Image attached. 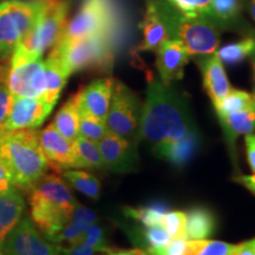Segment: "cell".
Instances as JSON below:
<instances>
[{
    "label": "cell",
    "instance_id": "39",
    "mask_svg": "<svg viewBox=\"0 0 255 255\" xmlns=\"http://www.w3.org/2000/svg\"><path fill=\"white\" fill-rule=\"evenodd\" d=\"M6 76L0 77V127L5 123L9 111H11L12 104H13V95L8 90L5 82Z\"/></svg>",
    "mask_w": 255,
    "mask_h": 255
},
{
    "label": "cell",
    "instance_id": "7",
    "mask_svg": "<svg viewBox=\"0 0 255 255\" xmlns=\"http://www.w3.org/2000/svg\"><path fill=\"white\" fill-rule=\"evenodd\" d=\"M69 4L65 0H55L44 9L37 23L15 47L9 62L41 59L62 38L68 25Z\"/></svg>",
    "mask_w": 255,
    "mask_h": 255
},
{
    "label": "cell",
    "instance_id": "51",
    "mask_svg": "<svg viewBox=\"0 0 255 255\" xmlns=\"http://www.w3.org/2000/svg\"><path fill=\"white\" fill-rule=\"evenodd\" d=\"M0 255H6V254L4 253V251H2L1 247H0Z\"/></svg>",
    "mask_w": 255,
    "mask_h": 255
},
{
    "label": "cell",
    "instance_id": "21",
    "mask_svg": "<svg viewBox=\"0 0 255 255\" xmlns=\"http://www.w3.org/2000/svg\"><path fill=\"white\" fill-rule=\"evenodd\" d=\"M95 222H97V215L90 208L82 206L81 203H77L73 208L72 214L68 220V222L53 237L51 242L57 245L62 244V242L75 244L79 240L83 233L87 231L89 226Z\"/></svg>",
    "mask_w": 255,
    "mask_h": 255
},
{
    "label": "cell",
    "instance_id": "28",
    "mask_svg": "<svg viewBox=\"0 0 255 255\" xmlns=\"http://www.w3.org/2000/svg\"><path fill=\"white\" fill-rule=\"evenodd\" d=\"M73 143L76 168H84L89 170H97L105 168L103 157L97 143L78 136Z\"/></svg>",
    "mask_w": 255,
    "mask_h": 255
},
{
    "label": "cell",
    "instance_id": "3",
    "mask_svg": "<svg viewBox=\"0 0 255 255\" xmlns=\"http://www.w3.org/2000/svg\"><path fill=\"white\" fill-rule=\"evenodd\" d=\"M0 161L21 190H30L46 174L49 167L36 129L5 130L0 128Z\"/></svg>",
    "mask_w": 255,
    "mask_h": 255
},
{
    "label": "cell",
    "instance_id": "35",
    "mask_svg": "<svg viewBox=\"0 0 255 255\" xmlns=\"http://www.w3.org/2000/svg\"><path fill=\"white\" fill-rule=\"evenodd\" d=\"M137 242L141 244L144 248L141 250H149V248H158L169 244L171 241L170 235L162 226H151V227L142 228L139 231L138 237L136 238Z\"/></svg>",
    "mask_w": 255,
    "mask_h": 255
},
{
    "label": "cell",
    "instance_id": "15",
    "mask_svg": "<svg viewBox=\"0 0 255 255\" xmlns=\"http://www.w3.org/2000/svg\"><path fill=\"white\" fill-rule=\"evenodd\" d=\"M156 68L163 84L170 85L183 78L184 68L189 62V55L175 39L165 40L156 50Z\"/></svg>",
    "mask_w": 255,
    "mask_h": 255
},
{
    "label": "cell",
    "instance_id": "8",
    "mask_svg": "<svg viewBox=\"0 0 255 255\" xmlns=\"http://www.w3.org/2000/svg\"><path fill=\"white\" fill-rule=\"evenodd\" d=\"M47 5L23 1L0 2V63L12 56Z\"/></svg>",
    "mask_w": 255,
    "mask_h": 255
},
{
    "label": "cell",
    "instance_id": "48",
    "mask_svg": "<svg viewBox=\"0 0 255 255\" xmlns=\"http://www.w3.org/2000/svg\"><path fill=\"white\" fill-rule=\"evenodd\" d=\"M252 64H253V79H254V88H255V51L253 55H252Z\"/></svg>",
    "mask_w": 255,
    "mask_h": 255
},
{
    "label": "cell",
    "instance_id": "43",
    "mask_svg": "<svg viewBox=\"0 0 255 255\" xmlns=\"http://www.w3.org/2000/svg\"><path fill=\"white\" fill-rule=\"evenodd\" d=\"M229 255H255V241L242 242L240 245H235L232 253Z\"/></svg>",
    "mask_w": 255,
    "mask_h": 255
},
{
    "label": "cell",
    "instance_id": "49",
    "mask_svg": "<svg viewBox=\"0 0 255 255\" xmlns=\"http://www.w3.org/2000/svg\"><path fill=\"white\" fill-rule=\"evenodd\" d=\"M133 252H135L136 255H144V253H143V250H141V248H135Z\"/></svg>",
    "mask_w": 255,
    "mask_h": 255
},
{
    "label": "cell",
    "instance_id": "12",
    "mask_svg": "<svg viewBox=\"0 0 255 255\" xmlns=\"http://www.w3.org/2000/svg\"><path fill=\"white\" fill-rule=\"evenodd\" d=\"M97 144L107 169L115 173H129L136 169L138 163L136 139L108 132Z\"/></svg>",
    "mask_w": 255,
    "mask_h": 255
},
{
    "label": "cell",
    "instance_id": "31",
    "mask_svg": "<svg viewBox=\"0 0 255 255\" xmlns=\"http://www.w3.org/2000/svg\"><path fill=\"white\" fill-rule=\"evenodd\" d=\"M255 51V39L254 38H245L237 43L228 44L216 50V56L222 63L228 65H237L241 63L247 57L252 56Z\"/></svg>",
    "mask_w": 255,
    "mask_h": 255
},
{
    "label": "cell",
    "instance_id": "2",
    "mask_svg": "<svg viewBox=\"0 0 255 255\" xmlns=\"http://www.w3.org/2000/svg\"><path fill=\"white\" fill-rule=\"evenodd\" d=\"M28 191L30 218L51 241L68 222L78 202L68 183L56 173L44 175Z\"/></svg>",
    "mask_w": 255,
    "mask_h": 255
},
{
    "label": "cell",
    "instance_id": "40",
    "mask_svg": "<svg viewBox=\"0 0 255 255\" xmlns=\"http://www.w3.org/2000/svg\"><path fill=\"white\" fill-rule=\"evenodd\" d=\"M18 187L14 183L13 178L7 170V168L2 164L0 161V195H5V194L17 193Z\"/></svg>",
    "mask_w": 255,
    "mask_h": 255
},
{
    "label": "cell",
    "instance_id": "4",
    "mask_svg": "<svg viewBox=\"0 0 255 255\" xmlns=\"http://www.w3.org/2000/svg\"><path fill=\"white\" fill-rule=\"evenodd\" d=\"M129 19L121 0H82L81 7L68 21L60 43L104 34L119 47L126 41ZM58 41V43H59Z\"/></svg>",
    "mask_w": 255,
    "mask_h": 255
},
{
    "label": "cell",
    "instance_id": "42",
    "mask_svg": "<svg viewBox=\"0 0 255 255\" xmlns=\"http://www.w3.org/2000/svg\"><path fill=\"white\" fill-rule=\"evenodd\" d=\"M246 151L248 164L252 169V171L255 173V135H246Z\"/></svg>",
    "mask_w": 255,
    "mask_h": 255
},
{
    "label": "cell",
    "instance_id": "27",
    "mask_svg": "<svg viewBox=\"0 0 255 255\" xmlns=\"http://www.w3.org/2000/svg\"><path fill=\"white\" fill-rule=\"evenodd\" d=\"M241 0H210L205 19L216 26H229L238 20Z\"/></svg>",
    "mask_w": 255,
    "mask_h": 255
},
{
    "label": "cell",
    "instance_id": "14",
    "mask_svg": "<svg viewBox=\"0 0 255 255\" xmlns=\"http://www.w3.org/2000/svg\"><path fill=\"white\" fill-rule=\"evenodd\" d=\"M38 139L41 151L47 161V165L56 173L76 168L73 143L57 131L52 124L38 132Z\"/></svg>",
    "mask_w": 255,
    "mask_h": 255
},
{
    "label": "cell",
    "instance_id": "22",
    "mask_svg": "<svg viewBox=\"0 0 255 255\" xmlns=\"http://www.w3.org/2000/svg\"><path fill=\"white\" fill-rule=\"evenodd\" d=\"M25 214V201L18 193L0 195V247Z\"/></svg>",
    "mask_w": 255,
    "mask_h": 255
},
{
    "label": "cell",
    "instance_id": "13",
    "mask_svg": "<svg viewBox=\"0 0 255 255\" xmlns=\"http://www.w3.org/2000/svg\"><path fill=\"white\" fill-rule=\"evenodd\" d=\"M53 107L43 98L14 97L11 111L1 129H37L45 122Z\"/></svg>",
    "mask_w": 255,
    "mask_h": 255
},
{
    "label": "cell",
    "instance_id": "20",
    "mask_svg": "<svg viewBox=\"0 0 255 255\" xmlns=\"http://www.w3.org/2000/svg\"><path fill=\"white\" fill-rule=\"evenodd\" d=\"M220 123L225 132L226 141L231 149L232 156L235 155V143L239 136L250 135L255 130V107L247 110L233 113L219 117Z\"/></svg>",
    "mask_w": 255,
    "mask_h": 255
},
{
    "label": "cell",
    "instance_id": "38",
    "mask_svg": "<svg viewBox=\"0 0 255 255\" xmlns=\"http://www.w3.org/2000/svg\"><path fill=\"white\" fill-rule=\"evenodd\" d=\"M188 251L189 245L187 239H171L165 246L143 250V253L144 255H188Z\"/></svg>",
    "mask_w": 255,
    "mask_h": 255
},
{
    "label": "cell",
    "instance_id": "17",
    "mask_svg": "<svg viewBox=\"0 0 255 255\" xmlns=\"http://www.w3.org/2000/svg\"><path fill=\"white\" fill-rule=\"evenodd\" d=\"M199 57L197 63L203 76V87L214 107H216L232 90L231 83L228 82L223 63L219 59L216 53Z\"/></svg>",
    "mask_w": 255,
    "mask_h": 255
},
{
    "label": "cell",
    "instance_id": "52",
    "mask_svg": "<svg viewBox=\"0 0 255 255\" xmlns=\"http://www.w3.org/2000/svg\"><path fill=\"white\" fill-rule=\"evenodd\" d=\"M254 241H255V239H254Z\"/></svg>",
    "mask_w": 255,
    "mask_h": 255
},
{
    "label": "cell",
    "instance_id": "9",
    "mask_svg": "<svg viewBox=\"0 0 255 255\" xmlns=\"http://www.w3.org/2000/svg\"><path fill=\"white\" fill-rule=\"evenodd\" d=\"M142 108L133 91L120 81H114L113 95L105 126L108 132L129 139H138Z\"/></svg>",
    "mask_w": 255,
    "mask_h": 255
},
{
    "label": "cell",
    "instance_id": "5",
    "mask_svg": "<svg viewBox=\"0 0 255 255\" xmlns=\"http://www.w3.org/2000/svg\"><path fill=\"white\" fill-rule=\"evenodd\" d=\"M170 39L177 40L189 56L215 53L220 44L219 27L205 18L187 17L165 0H151Z\"/></svg>",
    "mask_w": 255,
    "mask_h": 255
},
{
    "label": "cell",
    "instance_id": "16",
    "mask_svg": "<svg viewBox=\"0 0 255 255\" xmlns=\"http://www.w3.org/2000/svg\"><path fill=\"white\" fill-rule=\"evenodd\" d=\"M113 87L114 79L111 78H100L91 82L76 94L78 109L105 122L110 107Z\"/></svg>",
    "mask_w": 255,
    "mask_h": 255
},
{
    "label": "cell",
    "instance_id": "11",
    "mask_svg": "<svg viewBox=\"0 0 255 255\" xmlns=\"http://www.w3.org/2000/svg\"><path fill=\"white\" fill-rule=\"evenodd\" d=\"M5 82L13 97L39 98L46 87L45 62L43 59L9 62Z\"/></svg>",
    "mask_w": 255,
    "mask_h": 255
},
{
    "label": "cell",
    "instance_id": "24",
    "mask_svg": "<svg viewBox=\"0 0 255 255\" xmlns=\"http://www.w3.org/2000/svg\"><path fill=\"white\" fill-rule=\"evenodd\" d=\"M216 229V219L209 209L203 207L191 208L187 214L186 239L200 240L214 234Z\"/></svg>",
    "mask_w": 255,
    "mask_h": 255
},
{
    "label": "cell",
    "instance_id": "33",
    "mask_svg": "<svg viewBox=\"0 0 255 255\" xmlns=\"http://www.w3.org/2000/svg\"><path fill=\"white\" fill-rule=\"evenodd\" d=\"M188 255H229L235 245L215 240H188Z\"/></svg>",
    "mask_w": 255,
    "mask_h": 255
},
{
    "label": "cell",
    "instance_id": "41",
    "mask_svg": "<svg viewBox=\"0 0 255 255\" xmlns=\"http://www.w3.org/2000/svg\"><path fill=\"white\" fill-rule=\"evenodd\" d=\"M60 254L62 255H98L94 248L82 244V242H75L69 244L68 247H60Z\"/></svg>",
    "mask_w": 255,
    "mask_h": 255
},
{
    "label": "cell",
    "instance_id": "10",
    "mask_svg": "<svg viewBox=\"0 0 255 255\" xmlns=\"http://www.w3.org/2000/svg\"><path fill=\"white\" fill-rule=\"evenodd\" d=\"M1 248L6 255L60 254V246L47 240L26 214L7 235Z\"/></svg>",
    "mask_w": 255,
    "mask_h": 255
},
{
    "label": "cell",
    "instance_id": "19",
    "mask_svg": "<svg viewBox=\"0 0 255 255\" xmlns=\"http://www.w3.org/2000/svg\"><path fill=\"white\" fill-rule=\"evenodd\" d=\"M139 28L142 30L143 40L138 47H137V50L141 51V52H145V51L156 52V50L165 40L170 39L167 27H165L164 23L162 21L157 11H156L151 0L148 1L144 18H143L141 24H139Z\"/></svg>",
    "mask_w": 255,
    "mask_h": 255
},
{
    "label": "cell",
    "instance_id": "44",
    "mask_svg": "<svg viewBox=\"0 0 255 255\" xmlns=\"http://www.w3.org/2000/svg\"><path fill=\"white\" fill-rule=\"evenodd\" d=\"M238 183L242 184L244 187H246L248 190L255 195V173L253 175H239L234 178Z\"/></svg>",
    "mask_w": 255,
    "mask_h": 255
},
{
    "label": "cell",
    "instance_id": "45",
    "mask_svg": "<svg viewBox=\"0 0 255 255\" xmlns=\"http://www.w3.org/2000/svg\"><path fill=\"white\" fill-rule=\"evenodd\" d=\"M2 1H23V2H38V4H50V2L55 1V0H0Z\"/></svg>",
    "mask_w": 255,
    "mask_h": 255
},
{
    "label": "cell",
    "instance_id": "36",
    "mask_svg": "<svg viewBox=\"0 0 255 255\" xmlns=\"http://www.w3.org/2000/svg\"><path fill=\"white\" fill-rule=\"evenodd\" d=\"M186 222L187 213L175 210L164 214L161 226L173 239H186Z\"/></svg>",
    "mask_w": 255,
    "mask_h": 255
},
{
    "label": "cell",
    "instance_id": "47",
    "mask_svg": "<svg viewBox=\"0 0 255 255\" xmlns=\"http://www.w3.org/2000/svg\"><path fill=\"white\" fill-rule=\"evenodd\" d=\"M250 12L252 18L255 20V0H251V5H250Z\"/></svg>",
    "mask_w": 255,
    "mask_h": 255
},
{
    "label": "cell",
    "instance_id": "18",
    "mask_svg": "<svg viewBox=\"0 0 255 255\" xmlns=\"http://www.w3.org/2000/svg\"><path fill=\"white\" fill-rule=\"evenodd\" d=\"M200 142V135L195 129L182 138L154 146L152 151L158 157L170 162L174 167L183 168L199 151Z\"/></svg>",
    "mask_w": 255,
    "mask_h": 255
},
{
    "label": "cell",
    "instance_id": "32",
    "mask_svg": "<svg viewBox=\"0 0 255 255\" xmlns=\"http://www.w3.org/2000/svg\"><path fill=\"white\" fill-rule=\"evenodd\" d=\"M107 133L108 130L104 121L79 110V136L98 143Z\"/></svg>",
    "mask_w": 255,
    "mask_h": 255
},
{
    "label": "cell",
    "instance_id": "29",
    "mask_svg": "<svg viewBox=\"0 0 255 255\" xmlns=\"http://www.w3.org/2000/svg\"><path fill=\"white\" fill-rule=\"evenodd\" d=\"M168 212L169 207L164 202H155L143 207H126L123 209L124 215L132 220H137L145 227L161 226L162 219Z\"/></svg>",
    "mask_w": 255,
    "mask_h": 255
},
{
    "label": "cell",
    "instance_id": "34",
    "mask_svg": "<svg viewBox=\"0 0 255 255\" xmlns=\"http://www.w3.org/2000/svg\"><path fill=\"white\" fill-rule=\"evenodd\" d=\"M77 242H82V244L94 248L98 253H111V252H114V248H111L108 244L107 237H105V229L97 222L89 226Z\"/></svg>",
    "mask_w": 255,
    "mask_h": 255
},
{
    "label": "cell",
    "instance_id": "25",
    "mask_svg": "<svg viewBox=\"0 0 255 255\" xmlns=\"http://www.w3.org/2000/svg\"><path fill=\"white\" fill-rule=\"evenodd\" d=\"M52 126L71 142L79 136V110L76 94L71 96L56 114Z\"/></svg>",
    "mask_w": 255,
    "mask_h": 255
},
{
    "label": "cell",
    "instance_id": "6",
    "mask_svg": "<svg viewBox=\"0 0 255 255\" xmlns=\"http://www.w3.org/2000/svg\"><path fill=\"white\" fill-rule=\"evenodd\" d=\"M116 49L114 41L104 34L81 38L69 43H57L50 51L60 60L64 69L72 73L84 70L108 72L113 69Z\"/></svg>",
    "mask_w": 255,
    "mask_h": 255
},
{
    "label": "cell",
    "instance_id": "30",
    "mask_svg": "<svg viewBox=\"0 0 255 255\" xmlns=\"http://www.w3.org/2000/svg\"><path fill=\"white\" fill-rule=\"evenodd\" d=\"M253 107H255V95L232 89L223 97V100L216 105L215 110L220 117L233 113H239V111L242 110H247Z\"/></svg>",
    "mask_w": 255,
    "mask_h": 255
},
{
    "label": "cell",
    "instance_id": "37",
    "mask_svg": "<svg viewBox=\"0 0 255 255\" xmlns=\"http://www.w3.org/2000/svg\"><path fill=\"white\" fill-rule=\"evenodd\" d=\"M178 12L191 18H205L210 0H165Z\"/></svg>",
    "mask_w": 255,
    "mask_h": 255
},
{
    "label": "cell",
    "instance_id": "50",
    "mask_svg": "<svg viewBox=\"0 0 255 255\" xmlns=\"http://www.w3.org/2000/svg\"><path fill=\"white\" fill-rule=\"evenodd\" d=\"M1 76H5V73H4V66L0 64V77H1Z\"/></svg>",
    "mask_w": 255,
    "mask_h": 255
},
{
    "label": "cell",
    "instance_id": "46",
    "mask_svg": "<svg viewBox=\"0 0 255 255\" xmlns=\"http://www.w3.org/2000/svg\"><path fill=\"white\" fill-rule=\"evenodd\" d=\"M107 255H136L133 250L131 251H120V252H111V253H107Z\"/></svg>",
    "mask_w": 255,
    "mask_h": 255
},
{
    "label": "cell",
    "instance_id": "1",
    "mask_svg": "<svg viewBox=\"0 0 255 255\" xmlns=\"http://www.w3.org/2000/svg\"><path fill=\"white\" fill-rule=\"evenodd\" d=\"M195 130L187 101L170 85L149 79L142 108L138 139L152 145L176 141Z\"/></svg>",
    "mask_w": 255,
    "mask_h": 255
},
{
    "label": "cell",
    "instance_id": "26",
    "mask_svg": "<svg viewBox=\"0 0 255 255\" xmlns=\"http://www.w3.org/2000/svg\"><path fill=\"white\" fill-rule=\"evenodd\" d=\"M62 177L69 186L89 199L97 201L102 194V184L97 176L79 169H66L62 171Z\"/></svg>",
    "mask_w": 255,
    "mask_h": 255
},
{
    "label": "cell",
    "instance_id": "23",
    "mask_svg": "<svg viewBox=\"0 0 255 255\" xmlns=\"http://www.w3.org/2000/svg\"><path fill=\"white\" fill-rule=\"evenodd\" d=\"M45 75L46 87L41 98L50 105L55 107L70 76L64 69L60 60L52 53H50L45 60Z\"/></svg>",
    "mask_w": 255,
    "mask_h": 255
}]
</instances>
